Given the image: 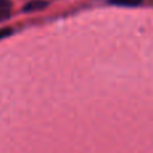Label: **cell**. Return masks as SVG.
<instances>
[{
	"label": "cell",
	"mask_w": 153,
	"mask_h": 153,
	"mask_svg": "<svg viewBox=\"0 0 153 153\" xmlns=\"http://www.w3.org/2000/svg\"><path fill=\"white\" fill-rule=\"evenodd\" d=\"M12 13V3L11 0H0V22L7 20Z\"/></svg>",
	"instance_id": "obj_1"
},
{
	"label": "cell",
	"mask_w": 153,
	"mask_h": 153,
	"mask_svg": "<svg viewBox=\"0 0 153 153\" xmlns=\"http://www.w3.org/2000/svg\"><path fill=\"white\" fill-rule=\"evenodd\" d=\"M144 0H108V3L113 5H121V7H137Z\"/></svg>",
	"instance_id": "obj_2"
},
{
	"label": "cell",
	"mask_w": 153,
	"mask_h": 153,
	"mask_svg": "<svg viewBox=\"0 0 153 153\" xmlns=\"http://www.w3.org/2000/svg\"><path fill=\"white\" fill-rule=\"evenodd\" d=\"M47 5V3L43 1V0H34V1H30L26 4L24 7V11L26 12H31V11H39L42 8H45Z\"/></svg>",
	"instance_id": "obj_3"
},
{
	"label": "cell",
	"mask_w": 153,
	"mask_h": 153,
	"mask_svg": "<svg viewBox=\"0 0 153 153\" xmlns=\"http://www.w3.org/2000/svg\"><path fill=\"white\" fill-rule=\"evenodd\" d=\"M12 34V30L11 28H1L0 30V39H4V38L10 36Z\"/></svg>",
	"instance_id": "obj_4"
}]
</instances>
